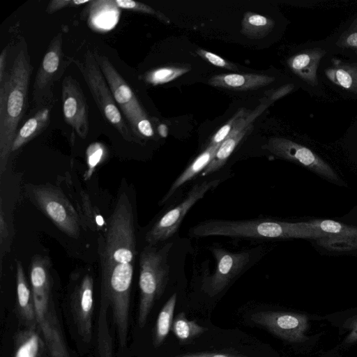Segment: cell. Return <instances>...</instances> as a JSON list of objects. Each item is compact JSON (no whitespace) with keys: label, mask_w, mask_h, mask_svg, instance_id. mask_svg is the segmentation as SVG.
I'll use <instances>...</instances> for the list:
<instances>
[{"label":"cell","mask_w":357,"mask_h":357,"mask_svg":"<svg viewBox=\"0 0 357 357\" xmlns=\"http://www.w3.org/2000/svg\"><path fill=\"white\" fill-rule=\"evenodd\" d=\"M100 266V303L111 307L119 343L126 344L129 328L130 292L136 251L134 213L122 192L98 240Z\"/></svg>","instance_id":"1"},{"label":"cell","mask_w":357,"mask_h":357,"mask_svg":"<svg viewBox=\"0 0 357 357\" xmlns=\"http://www.w3.org/2000/svg\"><path fill=\"white\" fill-rule=\"evenodd\" d=\"M32 66L23 40L11 67L0 82V174L6 170L18 126L28 107Z\"/></svg>","instance_id":"2"},{"label":"cell","mask_w":357,"mask_h":357,"mask_svg":"<svg viewBox=\"0 0 357 357\" xmlns=\"http://www.w3.org/2000/svg\"><path fill=\"white\" fill-rule=\"evenodd\" d=\"M192 237L226 236L243 238L315 240L322 236L306 227L301 221L274 220H209L190 229Z\"/></svg>","instance_id":"3"},{"label":"cell","mask_w":357,"mask_h":357,"mask_svg":"<svg viewBox=\"0 0 357 357\" xmlns=\"http://www.w3.org/2000/svg\"><path fill=\"white\" fill-rule=\"evenodd\" d=\"M172 243L162 248L147 245L141 252L139 258V302L137 321L143 328L155 302L162 295L169 273L167 261Z\"/></svg>","instance_id":"4"},{"label":"cell","mask_w":357,"mask_h":357,"mask_svg":"<svg viewBox=\"0 0 357 357\" xmlns=\"http://www.w3.org/2000/svg\"><path fill=\"white\" fill-rule=\"evenodd\" d=\"M94 56L111 89L114 100L133 135L138 141L154 132L148 116L129 84L105 55L93 51Z\"/></svg>","instance_id":"5"},{"label":"cell","mask_w":357,"mask_h":357,"mask_svg":"<svg viewBox=\"0 0 357 357\" xmlns=\"http://www.w3.org/2000/svg\"><path fill=\"white\" fill-rule=\"evenodd\" d=\"M68 57L80 71L97 107L103 117L127 142H138L122 115L111 89L94 56L93 52L87 50L83 61Z\"/></svg>","instance_id":"6"},{"label":"cell","mask_w":357,"mask_h":357,"mask_svg":"<svg viewBox=\"0 0 357 357\" xmlns=\"http://www.w3.org/2000/svg\"><path fill=\"white\" fill-rule=\"evenodd\" d=\"M30 286L38 326L47 346L62 337L54 312L52 277L48 257L35 255L30 266Z\"/></svg>","instance_id":"7"},{"label":"cell","mask_w":357,"mask_h":357,"mask_svg":"<svg viewBox=\"0 0 357 357\" xmlns=\"http://www.w3.org/2000/svg\"><path fill=\"white\" fill-rule=\"evenodd\" d=\"M326 40L310 41L298 46L287 57L285 64L300 88L311 96L328 99L326 88L319 76L322 60L331 54Z\"/></svg>","instance_id":"8"},{"label":"cell","mask_w":357,"mask_h":357,"mask_svg":"<svg viewBox=\"0 0 357 357\" xmlns=\"http://www.w3.org/2000/svg\"><path fill=\"white\" fill-rule=\"evenodd\" d=\"M31 201L66 235L77 238L82 222L63 192L52 185H28Z\"/></svg>","instance_id":"9"},{"label":"cell","mask_w":357,"mask_h":357,"mask_svg":"<svg viewBox=\"0 0 357 357\" xmlns=\"http://www.w3.org/2000/svg\"><path fill=\"white\" fill-rule=\"evenodd\" d=\"M265 147L277 157L300 165L329 183L347 185L333 165L306 145L288 138L273 137Z\"/></svg>","instance_id":"10"},{"label":"cell","mask_w":357,"mask_h":357,"mask_svg":"<svg viewBox=\"0 0 357 357\" xmlns=\"http://www.w3.org/2000/svg\"><path fill=\"white\" fill-rule=\"evenodd\" d=\"M63 52V37L58 33L50 41L36 73L32 91L36 107H43L54 99L52 86L70 62Z\"/></svg>","instance_id":"11"},{"label":"cell","mask_w":357,"mask_h":357,"mask_svg":"<svg viewBox=\"0 0 357 357\" xmlns=\"http://www.w3.org/2000/svg\"><path fill=\"white\" fill-rule=\"evenodd\" d=\"M319 76L326 89L344 99L357 100V58L331 53L322 60Z\"/></svg>","instance_id":"12"},{"label":"cell","mask_w":357,"mask_h":357,"mask_svg":"<svg viewBox=\"0 0 357 357\" xmlns=\"http://www.w3.org/2000/svg\"><path fill=\"white\" fill-rule=\"evenodd\" d=\"M220 182V178L207 179L193 185L185 199L166 212L147 232L145 237L147 244L155 246L157 243L169 238L175 234L183 218L192 206Z\"/></svg>","instance_id":"13"},{"label":"cell","mask_w":357,"mask_h":357,"mask_svg":"<svg viewBox=\"0 0 357 357\" xmlns=\"http://www.w3.org/2000/svg\"><path fill=\"white\" fill-rule=\"evenodd\" d=\"M216 266L213 274L204 280L203 289L210 296L222 291L248 266L251 259L248 251L231 252L221 248H212Z\"/></svg>","instance_id":"14"},{"label":"cell","mask_w":357,"mask_h":357,"mask_svg":"<svg viewBox=\"0 0 357 357\" xmlns=\"http://www.w3.org/2000/svg\"><path fill=\"white\" fill-rule=\"evenodd\" d=\"M251 320L273 335L290 342H301L307 337L308 317L303 314L261 311L251 315Z\"/></svg>","instance_id":"15"},{"label":"cell","mask_w":357,"mask_h":357,"mask_svg":"<svg viewBox=\"0 0 357 357\" xmlns=\"http://www.w3.org/2000/svg\"><path fill=\"white\" fill-rule=\"evenodd\" d=\"M63 113L65 121L84 139L89 132V107L79 83L71 75L61 84Z\"/></svg>","instance_id":"16"},{"label":"cell","mask_w":357,"mask_h":357,"mask_svg":"<svg viewBox=\"0 0 357 357\" xmlns=\"http://www.w3.org/2000/svg\"><path fill=\"white\" fill-rule=\"evenodd\" d=\"M70 305L79 333L85 341L92 336L93 278L86 272L76 282L70 296Z\"/></svg>","instance_id":"17"},{"label":"cell","mask_w":357,"mask_h":357,"mask_svg":"<svg viewBox=\"0 0 357 357\" xmlns=\"http://www.w3.org/2000/svg\"><path fill=\"white\" fill-rule=\"evenodd\" d=\"M268 106L267 104L261 103L253 111H248L238 120L229 135L221 143L211 162L203 171V176L215 172L225 165L237 145L252 129V123Z\"/></svg>","instance_id":"18"},{"label":"cell","mask_w":357,"mask_h":357,"mask_svg":"<svg viewBox=\"0 0 357 357\" xmlns=\"http://www.w3.org/2000/svg\"><path fill=\"white\" fill-rule=\"evenodd\" d=\"M276 78L261 74L224 73L211 77L208 84L215 87L232 91H245L256 90L274 82Z\"/></svg>","instance_id":"19"},{"label":"cell","mask_w":357,"mask_h":357,"mask_svg":"<svg viewBox=\"0 0 357 357\" xmlns=\"http://www.w3.org/2000/svg\"><path fill=\"white\" fill-rule=\"evenodd\" d=\"M325 39L331 54L357 58V11Z\"/></svg>","instance_id":"20"},{"label":"cell","mask_w":357,"mask_h":357,"mask_svg":"<svg viewBox=\"0 0 357 357\" xmlns=\"http://www.w3.org/2000/svg\"><path fill=\"white\" fill-rule=\"evenodd\" d=\"M16 289L17 308L21 318L28 328H36L38 325L33 298L20 261L17 262Z\"/></svg>","instance_id":"21"},{"label":"cell","mask_w":357,"mask_h":357,"mask_svg":"<svg viewBox=\"0 0 357 357\" xmlns=\"http://www.w3.org/2000/svg\"><path fill=\"white\" fill-rule=\"evenodd\" d=\"M50 110L48 107L39 108L17 132L12 146V153L41 133L50 122Z\"/></svg>","instance_id":"22"},{"label":"cell","mask_w":357,"mask_h":357,"mask_svg":"<svg viewBox=\"0 0 357 357\" xmlns=\"http://www.w3.org/2000/svg\"><path fill=\"white\" fill-rule=\"evenodd\" d=\"M220 144H208L206 149L174 181L167 194L161 199L160 204H163L169 200L181 185L204 171L213 158Z\"/></svg>","instance_id":"23"},{"label":"cell","mask_w":357,"mask_h":357,"mask_svg":"<svg viewBox=\"0 0 357 357\" xmlns=\"http://www.w3.org/2000/svg\"><path fill=\"white\" fill-rule=\"evenodd\" d=\"M304 225L320 234L322 238H357V227L331 219L302 220Z\"/></svg>","instance_id":"24"},{"label":"cell","mask_w":357,"mask_h":357,"mask_svg":"<svg viewBox=\"0 0 357 357\" xmlns=\"http://www.w3.org/2000/svg\"><path fill=\"white\" fill-rule=\"evenodd\" d=\"M310 241L314 248L322 255L357 256V238L326 237Z\"/></svg>","instance_id":"25"},{"label":"cell","mask_w":357,"mask_h":357,"mask_svg":"<svg viewBox=\"0 0 357 357\" xmlns=\"http://www.w3.org/2000/svg\"><path fill=\"white\" fill-rule=\"evenodd\" d=\"M275 24L272 18L247 12L241 22V33L250 39H261L272 32Z\"/></svg>","instance_id":"26"},{"label":"cell","mask_w":357,"mask_h":357,"mask_svg":"<svg viewBox=\"0 0 357 357\" xmlns=\"http://www.w3.org/2000/svg\"><path fill=\"white\" fill-rule=\"evenodd\" d=\"M176 299L177 296L174 293L167 300L159 312L153 338V343L155 347H159L163 342L172 329Z\"/></svg>","instance_id":"27"},{"label":"cell","mask_w":357,"mask_h":357,"mask_svg":"<svg viewBox=\"0 0 357 357\" xmlns=\"http://www.w3.org/2000/svg\"><path fill=\"white\" fill-rule=\"evenodd\" d=\"M35 329L28 328L19 334L13 357H38L40 355L43 342Z\"/></svg>","instance_id":"28"},{"label":"cell","mask_w":357,"mask_h":357,"mask_svg":"<svg viewBox=\"0 0 357 357\" xmlns=\"http://www.w3.org/2000/svg\"><path fill=\"white\" fill-rule=\"evenodd\" d=\"M338 146L346 162L357 171V117L340 139Z\"/></svg>","instance_id":"29"},{"label":"cell","mask_w":357,"mask_h":357,"mask_svg":"<svg viewBox=\"0 0 357 357\" xmlns=\"http://www.w3.org/2000/svg\"><path fill=\"white\" fill-rule=\"evenodd\" d=\"M172 331L181 342H188L204 333L207 328L187 319L184 312L179 313L173 321Z\"/></svg>","instance_id":"30"},{"label":"cell","mask_w":357,"mask_h":357,"mask_svg":"<svg viewBox=\"0 0 357 357\" xmlns=\"http://www.w3.org/2000/svg\"><path fill=\"white\" fill-rule=\"evenodd\" d=\"M190 68L181 66H165L149 72L144 79L146 82L158 85L169 82L188 73Z\"/></svg>","instance_id":"31"},{"label":"cell","mask_w":357,"mask_h":357,"mask_svg":"<svg viewBox=\"0 0 357 357\" xmlns=\"http://www.w3.org/2000/svg\"><path fill=\"white\" fill-rule=\"evenodd\" d=\"M113 2L117 8L151 15L165 24L170 23V20L162 13L153 9L152 7L145 3L132 0H113Z\"/></svg>","instance_id":"32"},{"label":"cell","mask_w":357,"mask_h":357,"mask_svg":"<svg viewBox=\"0 0 357 357\" xmlns=\"http://www.w3.org/2000/svg\"><path fill=\"white\" fill-rule=\"evenodd\" d=\"M248 111L241 108L225 125H223L211 137L209 144H220L229 135L238 120Z\"/></svg>","instance_id":"33"},{"label":"cell","mask_w":357,"mask_h":357,"mask_svg":"<svg viewBox=\"0 0 357 357\" xmlns=\"http://www.w3.org/2000/svg\"><path fill=\"white\" fill-rule=\"evenodd\" d=\"M11 238L5 213L3 208V202L1 199L0 206V259L1 269L3 256L9 251Z\"/></svg>","instance_id":"34"},{"label":"cell","mask_w":357,"mask_h":357,"mask_svg":"<svg viewBox=\"0 0 357 357\" xmlns=\"http://www.w3.org/2000/svg\"><path fill=\"white\" fill-rule=\"evenodd\" d=\"M195 52L204 60L206 61L207 62L210 63L213 66H217L218 68H225L231 71H238V68L233 63H231L221 56L212 53L209 51H207L206 50L203 49H197L195 50Z\"/></svg>","instance_id":"35"},{"label":"cell","mask_w":357,"mask_h":357,"mask_svg":"<svg viewBox=\"0 0 357 357\" xmlns=\"http://www.w3.org/2000/svg\"><path fill=\"white\" fill-rule=\"evenodd\" d=\"M91 1L90 0H52L49 2L45 11L47 14H52L65 8L78 7Z\"/></svg>","instance_id":"36"},{"label":"cell","mask_w":357,"mask_h":357,"mask_svg":"<svg viewBox=\"0 0 357 357\" xmlns=\"http://www.w3.org/2000/svg\"><path fill=\"white\" fill-rule=\"evenodd\" d=\"M296 86L299 88L298 85L296 82H287L275 89L268 91L269 92V94L267 95L268 97V100H271V102L277 100L294 91L296 89Z\"/></svg>","instance_id":"37"},{"label":"cell","mask_w":357,"mask_h":357,"mask_svg":"<svg viewBox=\"0 0 357 357\" xmlns=\"http://www.w3.org/2000/svg\"><path fill=\"white\" fill-rule=\"evenodd\" d=\"M50 357H69L63 337L55 340L48 346Z\"/></svg>","instance_id":"38"},{"label":"cell","mask_w":357,"mask_h":357,"mask_svg":"<svg viewBox=\"0 0 357 357\" xmlns=\"http://www.w3.org/2000/svg\"><path fill=\"white\" fill-rule=\"evenodd\" d=\"M174 357H243L240 356L231 355L223 353H208V352H197L188 353L176 356Z\"/></svg>","instance_id":"39"},{"label":"cell","mask_w":357,"mask_h":357,"mask_svg":"<svg viewBox=\"0 0 357 357\" xmlns=\"http://www.w3.org/2000/svg\"><path fill=\"white\" fill-rule=\"evenodd\" d=\"M8 53V47H6L1 51L0 54V82H1L3 79V77L6 74V57Z\"/></svg>","instance_id":"40"},{"label":"cell","mask_w":357,"mask_h":357,"mask_svg":"<svg viewBox=\"0 0 357 357\" xmlns=\"http://www.w3.org/2000/svg\"><path fill=\"white\" fill-rule=\"evenodd\" d=\"M346 342L352 343L357 341V322L355 324L351 332L346 339Z\"/></svg>","instance_id":"41"},{"label":"cell","mask_w":357,"mask_h":357,"mask_svg":"<svg viewBox=\"0 0 357 357\" xmlns=\"http://www.w3.org/2000/svg\"><path fill=\"white\" fill-rule=\"evenodd\" d=\"M158 132L161 136L165 137L167 135V127L165 125L161 124L158 126Z\"/></svg>","instance_id":"42"}]
</instances>
